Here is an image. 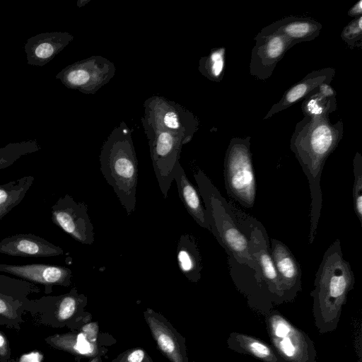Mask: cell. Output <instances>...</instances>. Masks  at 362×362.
I'll return each instance as SVG.
<instances>
[{"instance_id":"obj_28","label":"cell","mask_w":362,"mask_h":362,"mask_svg":"<svg viewBox=\"0 0 362 362\" xmlns=\"http://www.w3.org/2000/svg\"><path fill=\"white\" fill-rule=\"evenodd\" d=\"M341 38L350 48L362 45V16L354 18L342 30Z\"/></svg>"},{"instance_id":"obj_6","label":"cell","mask_w":362,"mask_h":362,"mask_svg":"<svg viewBox=\"0 0 362 362\" xmlns=\"http://www.w3.org/2000/svg\"><path fill=\"white\" fill-rule=\"evenodd\" d=\"M230 204L238 224L248 239L250 255L257 266L274 305L285 303L278 273L271 255L270 241L266 228L258 220L236 207L232 202Z\"/></svg>"},{"instance_id":"obj_26","label":"cell","mask_w":362,"mask_h":362,"mask_svg":"<svg viewBox=\"0 0 362 362\" xmlns=\"http://www.w3.org/2000/svg\"><path fill=\"white\" fill-rule=\"evenodd\" d=\"M40 148L36 140L8 144L0 148V170L9 167L21 156L36 152Z\"/></svg>"},{"instance_id":"obj_10","label":"cell","mask_w":362,"mask_h":362,"mask_svg":"<svg viewBox=\"0 0 362 362\" xmlns=\"http://www.w3.org/2000/svg\"><path fill=\"white\" fill-rule=\"evenodd\" d=\"M115 64L102 56H91L76 62L59 71L56 78L66 88L93 95L115 75Z\"/></svg>"},{"instance_id":"obj_31","label":"cell","mask_w":362,"mask_h":362,"mask_svg":"<svg viewBox=\"0 0 362 362\" xmlns=\"http://www.w3.org/2000/svg\"><path fill=\"white\" fill-rule=\"evenodd\" d=\"M11 356V351L5 334L0 331V358L1 361L8 360Z\"/></svg>"},{"instance_id":"obj_25","label":"cell","mask_w":362,"mask_h":362,"mask_svg":"<svg viewBox=\"0 0 362 362\" xmlns=\"http://www.w3.org/2000/svg\"><path fill=\"white\" fill-rule=\"evenodd\" d=\"M336 98H326L316 88L303 99L301 110L304 116L329 117L337 110Z\"/></svg>"},{"instance_id":"obj_7","label":"cell","mask_w":362,"mask_h":362,"mask_svg":"<svg viewBox=\"0 0 362 362\" xmlns=\"http://www.w3.org/2000/svg\"><path fill=\"white\" fill-rule=\"evenodd\" d=\"M267 331L274 349L287 362H317L310 337L277 310L265 315Z\"/></svg>"},{"instance_id":"obj_5","label":"cell","mask_w":362,"mask_h":362,"mask_svg":"<svg viewBox=\"0 0 362 362\" xmlns=\"http://www.w3.org/2000/svg\"><path fill=\"white\" fill-rule=\"evenodd\" d=\"M251 137H233L226 151L223 176L227 194L245 208H252L257 183L250 151Z\"/></svg>"},{"instance_id":"obj_32","label":"cell","mask_w":362,"mask_h":362,"mask_svg":"<svg viewBox=\"0 0 362 362\" xmlns=\"http://www.w3.org/2000/svg\"><path fill=\"white\" fill-rule=\"evenodd\" d=\"M316 90L321 95L326 98H336V91L330 86L329 83L324 82L320 84L317 88Z\"/></svg>"},{"instance_id":"obj_34","label":"cell","mask_w":362,"mask_h":362,"mask_svg":"<svg viewBox=\"0 0 362 362\" xmlns=\"http://www.w3.org/2000/svg\"><path fill=\"white\" fill-rule=\"evenodd\" d=\"M144 358V352L141 349H137L132 352L128 356L129 362H141Z\"/></svg>"},{"instance_id":"obj_19","label":"cell","mask_w":362,"mask_h":362,"mask_svg":"<svg viewBox=\"0 0 362 362\" xmlns=\"http://www.w3.org/2000/svg\"><path fill=\"white\" fill-rule=\"evenodd\" d=\"M334 76L335 69L333 67L322 68L310 72L284 93L280 100L272 106L264 119H269L274 115L297 103L305 98L322 83H330Z\"/></svg>"},{"instance_id":"obj_22","label":"cell","mask_w":362,"mask_h":362,"mask_svg":"<svg viewBox=\"0 0 362 362\" xmlns=\"http://www.w3.org/2000/svg\"><path fill=\"white\" fill-rule=\"evenodd\" d=\"M177 260L182 274L192 282L201 279L202 257L197 242L192 234H182L177 243Z\"/></svg>"},{"instance_id":"obj_16","label":"cell","mask_w":362,"mask_h":362,"mask_svg":"<svg viewBox=\"0 0 362 362\" xmlns=\"http://www.w3.org/2000/svg\"><path fill=\"white\" fill-rule=\"evenodd\" d=\"M0 253L12 257H49L63 255L64 250L38 235L20 233L2 239Z\"/></svg>"},{"instance_id":"obj_18","label":"cell","mask_w":362,"mask_h":362,"mask_svg":"<svg viewBox=\"0 0 362 362\" xmlns=\"http://www.w3.org/2000/svg\"><path fill=\"white\" fill-rule=\"evenodd\" d=\"M322 24L310 18L287 16L263 28L258 35L277 34L290 40L294 45L315 40L320 33Z\"/></svg>"},{"instance_id":"obj_29","label":"cell","mask_w":362,"mask_h":362,"mask_svg":"<svg viewBox=\"0 0 362 362\" xmlns=\"http://www.w3.org/2000/svg\"><path fill=\"white\" fill-rule=\"evenodd\" d=\"M160 348L167 354H171L175 350V344L170 337L164 333H160L157 337Z\"/></svg>"},{"instance_id":"obj_27","label":"cell","mask_w":362,"mask_h":362,"mask_svg":"<svg viewBox=\"0 0 362 362\" xmlns=\"http://www.w3.org/2000/svg\"><path fill=\"white\" fill-rule=\"evenodd\" d=\"M354 185L352 190L354 212L362 225V156L356 152L353 159Z\"/></svg>"},{"instance_id":"obj_2","label":"cell","mask_w":362,"mask_h":362,"mask_svg":"<svg viewBox=\"0 0 362 362\" xmlns=\"http://www.w3.org/2000/svg\"><path fill=\"white\" fill-rule=\"evenodd\" d=\"M354 284V272L350 263L344 259L341 242L337 239L322 256L310 292L314 322L320 334L338 327L342 308Z\"/></svg>"},{"instance_id":"obj_33","label":"cell","mask_w":362,"mask_h":362,"mask_svg":"<svg viewBox=\"0 0 362 362\" xmlns=\"http://www.w3.org/2000/svg\"><path fill=\"white\" fill-rule=\"evenodd\" d=\"M348 16L350 17H358L362 14V1L359 0L349 11Z\"/></svg>"},{"instance_id":"obj_14","label":"cell","mask_w":362,"mask_h":362,"mask_svg":"<svg viewBox=\"0 0 362 362\" xmlns=\"http://www.w3.org/2000/svg\"><path fill=\"white\" fill-rule=\"evenodd\" d=\"M0 272L13 274L20 279L46 287L49 293L53 286H69L72 272L66 267L45 264H0Z\"/></svg>"},{"instance_id":"obj_12","label":"cell","mask_w":362,"mask_h":362,"mask_svg":"<svg viewBox=\"0 0 362 362\" xmlns=\"http://www.w3.org/2000/svg\"><path fill=\"white\" fill-rule=\"evenodd\" d=\"M249 64L250 75L265 81L270 78L277 63L294 46L286 37L277 34L257 35Z\"/></svg>"},{"instance_id":"obj_11","label":"cell","mask_w":362,"mask_h":362,"mask_svg":"<svg viewBox=\"0 0 362 362\" xmlns=\"http://www.w3.org/2000/svg\"><path fill=\"white\" fill-rule=\"evenodd\" d=\"M52 222L75 240L91 245L95 240L94 227L90 221L88 206L69 194L61 197L51 208Z\"/></svg>"},{"instance_id":"obj_17","label":"cell","mask_w":362,"mask_h":362,"mask_svg":"<svg viewBox=\"0 0 362 362\" xmlns=\"http://www.w3.org/2000/svg\"><path fill=\"white\" fill-rule=\"evenodd\" d=\"M73 40L74 36L67 32L42 33L31 37L24 47L28 64L45 65Z\"/></svg>"},{"instance_id":"obj_3","label":"cell","mask_w":362,"mask_h":362,"mask_svg":"<svg viewBox=\"0 0 362 362\" xmlns=\"http://www.w3.org/2000/svg\"><path fill=\"white\" fill-rule=\"evenodd\" d=\"M197 190L202 199L207 221L220 245L225 250L228 259L245 265L255 272V275L265 296H270L261 279L255 262L250 255L248 239L238 224L230 202L220 193L209 177L201 170L194 173Z\"/></svg>"},{"instance_id":"obj_24","label":"cell","mask_w":362,"mask_h":362,"mask_svg":"<svg viewBox=\"0 0 362 362\" xmlns=\"http://www.w3.org/2000/svg\"><path fill=\"white\" fill-rule=\"evenodd\" d=\"M226 49L225 47L211 49L208 55L199 59V71L211 81H221L226 70Z\"/></svg>"},{"instance_id":"obj_30","label":"cell","mask_w":362,"mask_h":362,"mask_svg":"<svg viewBox=\"0 0 362 362\" xmlns=\"http://www.w3.org/2000/svg\"><path fill=\"white\" fill-rule=\"evenodd\" d=\"M91 351V346L87 341L86 336L81 333L76 336V344L75 351L81 354H89Z\"/></svg>"},{"instance_id":"obj_13","label":"cell","mask_w":362,"mask_h":362,"mask_svg":"<svg viewBox=\"0 0 362 362\" xmlns=\"http://www.w3.org/2000/svg\"><path fill=\"white\" fill-rule=\"evenodd\" d=\"M270 252L278 273L284 302H292L301 291L300 265L290 249L279 240L271 239Z\"/></svg>"},{"instance_id":"obj_4","label":"cell","mask_w":362,"mask_h":362,"mask_svg":"<svg viewBox=\"0 0 362 362\" xmlns=\"http://www.w3.org/2000/svg\"><path fill=\"white\" fill-rule=\"evenodd\" d=\"M99 160L105 180L130 216L136 207L139 168L132 131L124 122L103 143Z\"/></svg>"},{"instance_id":"obj_15","label":"cell","mask_w":362,"mask_h":362,"mask_svg":"<svg viewBox=\"0 0 362 362\" xmlns=\"http://www.w3.org/2000/svg\"><path fill=\"white\" fill-rule=\"evenodd\" d=\"M39 291L33 283L0 274V323H17L18 314L29 300L28 296Z\"/></svg>"},{"instance_id":"obj_8","label":"cell","mask_w":362,"mask_h":362,"mask_svg":"<svg viewBox=\"0 0 362 362\" xmlns=\"http://www.w3.org/2000/svg\"><path fill=\"white\" fill-rule=\"evenodd\" d=\"M148 141L153 168L163 197L165 199L180 163V153L187 143L180 136L157 128L141 119Z\"/></svg>"},{"instance_id":"obj_1","label":"cell","mask_w":362,"mask_h":362,"mask_svg":"<svg viewBox=\"0 0 362 362\" xmlns=\"http://www.w3.org/2000/svg\"><path fill=\"white\" fill-rule=\"evenodd\" d=\"M343 133L341 119L332 124L329 117L304 116L296 124L291 137L290 148L306 175L310 187V244L313 243L317 234L322 207L320 180L324 165L339 145Z\"/></svg>"},{"instance_id":"obj_23","label":"cell","mask_w":362,"mask_h":362,"mask_svg":"<svg viewBox=\"0 0 362 362\" xmlns=\"http://www.w3.org/2000/svg\"><path fill=\"white\" fill-rule=\"evenodd\" d=\"M32 175L0 185V219L19 204L34 181Z\"/></svg>"},{"instance_id":"obj_21","label":"cell","mask_w":362,"mask_h":362,"mask_svg":"<svg viewBox=\"0 0 362 362\" xmlns=\"http://www.w3.org/2000/svg\"><path fill=\"white\" fill-rule=\"evenodd\" d=\"M226 344L233 351L250 355L262 362H287L272 346L250 334L232 332L226 339Z\"/></svg>"},{"instance_id":"obj_9","label":"cell","mask_w":362,"mask_h":362,"mask_svg":"<svg viewBox=\"0 0 362 362\" xmlns=\"http://www.w3.org/2000/svg\"><path fill=\"white\" fill-rule=\"evenodd\" d=\"M147 122L160 129L182 137L187 144L199 129V119L180 104L163 96L153 95L144 103Z\"/></svg>"},{"instance_id":"obj_20","label":"cell","mask_w":362,"mask_h":362,"mask_svg":"<svg viewBox=\"0 0 362 362\" xmlns=\"http://www.w3.org/2000/svg\"><path fill=\"white\" fill-rule=\"evenodd\" d=\"M173 177L177 185L179 197L187 213L200 227L210 231L199 192L189 180L180 163L175 168Z\"/></svg>"}]
</instances>
